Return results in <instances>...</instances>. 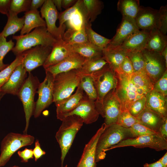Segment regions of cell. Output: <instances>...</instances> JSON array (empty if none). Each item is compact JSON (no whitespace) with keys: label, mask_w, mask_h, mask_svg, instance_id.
<instances>
[{"label":"cell","mask_w":167,"mask_h":167,"mask_svg":"<svg viewBox=\"0 0 167 167\" xmlns=\"http://www.w3.org/2000/svg\"><path fill=\"white\" fill-rule=\"evenodd\" d=\"M73 52L79 54L86 59L103 56V49L88 41L80 44L71 45Z\"/></svg>","instance_id":"cell-29"},{"label":"cell","mask_w":167,"mask_h":167,"mask_svg":"<svg viewBox=\"0 0 167 167\" xmlns=\"http://www.w3.org/2000/svg\"><path fill=\"white\" fill-rule=\"evenodd\" d=\"M52 49L50 46L38 45L23 52L22 63L26 71L31 72L37 67L43 66Z\"/></svg>","instance_id":"cell-13"},{"label":"cell","mask_w":167,"mask_h":167,"mask_svg":"<svg viewBox=\"0 0 167 167\" xmlns=\"http://www.w3.org/2000/svg\"><path fill=\"white\" fill-rule=\"evenodd\" d=\"M79 84L89 99L94 101H96L97 98V93L91 75H84Z\"/></svg>","instance_id":"cell-38"},{"label":"cell","mask_w":167,"mask_h":167,"mask_svg":"<svg viewBox=\"0 0 167 167\" xmlns=\"http://www.w3.org/2000/svg\"><path fill=\"white\" fill-rule=\"evenodd\" d=\"M115 89L111 90L106 95L101 105L96 103L99 114L105 118L104 123L106 127L116 124L121 112L120 102Z\"/></svg>","instance_id":"cell-10"},{"label":"cell","mask_w":167,"mask_h":167,"mask_svg":"<svg viewBox=\"0 0 167 167\" xmlns=\"http://www.w3.org/2000/svg\"><path fill=\"white\" fill-rule=\"evenodd\" d=\"M72 53L71 45L62 38L57 40L43 66L45 69L62 62Z\"/></svg>","instance_id":"cell-19"},{"label":"cell","mask_w":167,"mask_h":167,"mask_svg":"<svg viewBox=\"0 0 167 167\" xmlns=\"http://www.w3.org/2000/svg\"><path fill=\"white\" fill-rule=\"evenodd\" d=\"M83 2L88 22H93L103 8V2L99 0H83Z\"/></svg>","instance_id":"cell-37"},{"label":"cell","mask_w":167,"mask_h":167,"mask_svg":"<svg viewBox=\"0 0 167 167\" xmlns=\"http://www.w3.org/2000/svg\"><path fill=\"white\" fill-rule=\"evenodd\" d=\"M159 133L165 139L167 140V118L163 119L162 121L159 129Z\"/></svg>","instance_id":"cell-53"},{"label":"cell","mask_w":167,"mask_h":167,"mask_svg":"<svg viewBox=\"0 0 167 167\" xmlns=\"http://www.w3.org/2000/svg\"><path fill=\"white\" fill-rule=\"evenodd\" d=\"M40 84L38 78L29 73L28 77L17 95L22 103L25 114L26 125L24 134H27L30 119L33 115L36 104L34 96Z\"/></svg>","instance_id":"cell-6"},{"label":"cell","mask_w":167,"mask_h":167,"mask_svg":"<svg viewBox=\"0 0 167 167\" xmlns=\"http://www.w3.org/2000/svg\"><path fill=\"white\" fill-rule=\"evenodd\" d=\"M31 2V0H11L9 12L17 15L22 12H27L29 11Z\"/></svg>","instance_id":"cell-42"},{"label":"cell","mask_w":167,"mask_h":167,"mask_svg":"<svg viewBox=\"0 0 167 167\" xmlns=\"http://www.w3.org/2000/svg\"><path fill=\"white\" fill-rule=\"evenodd\" d=\"M85 59L79 54L73 52L59 63L45 69L54 76L61 73L80 69L84 62Z\"/></svg>","instance_id":"cell-21"},{"label":"cell","mask_w":167,"mask_h":167,"mask_svg":"<svg viewBox=\"0 0 167 167\" xmlns=\"http://www.w3.org/2000/svg\"><path fill=\"white\" fill-rule=\"evenodd\" d=\"M44 80L40 83L36 92L38 98L36 102L33 115L35 118L39 117L42 112L54 102L53 94L54 76L49 72L45 71Z\"/></svg>","instance_id":"cell-11"},{"label":"cell","mask_w":167,"mask_h":167,"mask_svg":"<svg viewBox=\"0 0 167 167\" xmlns=\"http://www.w3.org/2000/svg\"><path fill=\"white\" fill-rule=\"evenodd\" d=\"M150 32L139 30L131 34L120 45L127 53L141 52L145 49Z\"/></svg>","instance_id":"cell-25"},{"label":"cell","mask_w":167,"mask_h":167,"mask_svg":"<svg viewBox=\"0 0 167 167\" xmlns=\"http://www.w3.org/2000/svg\"><path fill=\"white\" fill-rule=\"evenodd\" d=\"M34 139V137L27 134H8L1 143L0 167L4 166L17 151L22 147L31 145Z\"/></svg>","instance_id":"cell-7"},{"label":"cell","mask_w":167,"mask_h":167,"mask_svg":"<svg viewBox=\"0 0 167 167\" xmlns=\"http://www.w3.org/2000/svg\"><path fill=\"white\" fill-rule=\"evenodd\" d=\"M7 23L1 35L6 38L8 36L15 34L16 32L21 30L24 22V17L19 18L17 15L9 12L7 15Z\"/></svg>","instance_id":"cell-32"},{"label":"cell","mask_w":167,"mask_h":167,"mask_svg":"<svg viewBox=\"0 0 167 167\" xmlns=\"http://www.w3.org/2000/svg\"><path fill=\"white\" fill-rule=\"evenodd\" d=\"M131 79L135 87L146 94L154 88V84L144 71L134 72Z\"/></svg>","instance_id":"cell-33"},{"label":"cell","mask_w":167,"mask_h":167,"mask_svg":"<svg viewBox=\"0 0 167 167\" xmlns=\"http://www.w3.org/2000/svg\"><path fill=\"white\" fill-rule=\"evenodd\" d=\"M146 99L145 96L134 102L128 110L130 114L136 118L146 108Z\"/></svg>","instance_id":"cell-45"},{"label":"cell","mask_w":167,"mask_h":167,"mask_svg":"<svg viewBox=\"0 0 167 167\" xmlns=\"http://www.w3.org/2000/svg\"><path fill=\"white\" fill-rule=\"evenodd\" d=\"M127 56L131 62L134 72L144 71L145 61L141 51L128 52Z\"/></svg>","instance_id":"cell-41"},{"label":"cell","mask_w":167,"mask_h":167,"mask_svg":"<svg viewBox=\"0 0 167 167\" xmlns=\"http://www.w3.org/2000/svg\"><path fill=\"white\" fill-rule=\"evenodd\" d=\"M54 6L59 11L62 10V0H52Z\"/></svg>","instance_id":"cell-59"},{"label":"cell","mask_w":167,"mask_h":167,"mask_svg":"<svg viewBox=\"0 0 167 167\" xmlns=\"http://www.w3.org/2000/svg\"><path fill=\"white\" fill-rule=\"evenodd\" d=\"M121 69L122 72L127 75H131L134 72L131 62L127 56L122 63Z\"/></svg>","instance_id":"cell-49"},{"label":"cell","mask_w":167,"mask_h":167,"mask_svg":"<svg viewBox=\"0 0 167 167\" xmlns=\"http://www.w3.org/2000/svg\"><path fill=\"white\" fill-rule=\"evenodd\" d=\"M11 0H0V13L7 15L9 9Z\"/></svg>","instance_id":"cell-52"},{"label":"cell","mask_w":167,"mask_h":167,"mask_svg":"<svg viewBox=\"0 0 167 167\" xmlns=\"http://www.w3.org/2000/svg\"><path fill=\"white\" fill-rule=\"evenodd\" d=\"M24 22L20 35L27 34L33 29L40 27H46L45 21L41 17L37 10H29L24 13Z\"/></svg>","instance_id":"cell-27"},{"label":"cell","mask_w":167,"mask_h":167,"mask_svg":"<svg viewBox=\"0 0 167 167\" xmlns=\"http://www.w3.org/2000/svg\"><path fill=\"white\" fill-rule=\"evenodd\" d=\"M159 15V10L140 6L135 20L139 30L150 31L158 29Z\"/></svg>","instance_id":"cell-16"},{"label":"cell","mask_w":167,"mask_h":167,"mask_svg":"<svg viewBox=\"0 0 167 167\" xmlns=\"http://www.w3.org/2000/svg\"><path fill=\"white\" fill-rule=\"evenodd\" d=\"M33 152L36 161L46 153L41 148L39 141L38 139H36L35 141V148L33 150Z\"/></svg>","instance_id":"cell-51"},{"label":"cell","mask_w":167,"mask_h":167,"mask_svg":"<svg viewBox=\"0 0 167 167\" xmlns=\"http://www.w3.org/2000/svg\"><path fill=\"white\" fill-rule=\"evenodd\" d=\"M102 57L86 59L81 67L79 69L83 75H90L98 71L108 65Z\"/></svg>","instance_id":"cell-34"},{"label":"cell","mask_w":167,"mask_h":167,"mask_svg":"<svg viewBox=\"0 0 167 167\" xmlns=\"http://www.w3.org/2000/svg\"><path fill=\"white\" fill-rule=\"evenodd\" d=\"M68 29L78 30L84 26L88 22L83 0L79 6L71 14L66 22Z\"/></svg>","instance_id":"cell-30"},{"label":"cell","mask_w":167,"mask_h":167,"mask_svg":"<svg viewBox=\"0 0 167 167\" xmlns=\"http://www.w3.org/2000/svg\"><path fill=\"white\" fill-rule=\"evenodd\" d=\"M27 77V71L22 63L15 68L7 81L1 87L0 92L5 94L17 95Z\"/></svg>","instance_id":"cell-18"},{"label":"cell","mask_w":167,"mask_h":167,"mask_svg":"<svg viewBox=\"0 0 167 167\" xmlns=\"http://www.w3.org/2000/svg\"><path fill=\"white\" fill-rule=\"evenodd\" d=\"M129 128L132 138L155 135L159 133L154 131L139 123L135 124Z\"/></svg>","instance_id":"cell-44"},{"label":"cell","mask_w":167,"mask_h":167,"mask_svg":"<svg viewBox=\"0 0 167 167\" xmlns=\"http://www.w3.org/2000/svg\"><path fill=\"white\" fill-rule=\"evenodd\" d=\"M5 94L2 92H0V101L2 98L3 97V96H4Z\"/></svg>","instance_id":"cell-60"},{"label":"cell","mask_w":167,"mask_h":167,"mask_svg":"<svg viewBox=\"0 0 167 167\" xmlns=\"http://www.w3.org/2000/svg\"><path fill=\"white\" fill-rule=\"evenodd\" d=\"M17 153L22 162L26 163L30 159L33 158V150L32 149L26 148L23 151H18Z\"/></svg>","instance_id":"cell-50"},{"label":"cell","mask_w":167,"mask_h":167,"mask_svg":"<svg viewBox=\"0 0 167 167\" xmlns=\"http://www.w3.org/2000/svg\"><path fill=\"white\" fill-rule=\"evenodd\" d=\"M61 167H67V165H65V166H63Z\"/></svg>","instance_id":"cell-62"},{"label":"cell","mask_w":167,"mask_h":167,"mask_svg":"<svg viewBox=\"0 0 167 167\" xmlns=\"http://www.w3.org/2000/svg\"><path fill=\"white\" fill-rule=\"evenodd\" d=\"M84 91L79 84L75 93L62 100L55 102L57 118L60 119L63 115L73 110L83 97Z\"/></svg>","instance_id":"cell-24"},{"label":"cell","mask_w":167,"mask_h":167,"mask_svg":"<svg viewBox=\"0 0 167 167\" xmlns=\"http://www.w3.org/2000/svg\"><path fill=\"white\" fill-rule=\"evenodd\" d=\"M14 43L11 39L8 41L0 33V71L8 65L3 62V59L6 54L12 50L14 47Z\"/></svg>","instance_id":"cell-40"},{"label":"cell","mask_w":167,"mask_h":167,"mask_svg":"<svg viewBox=\"0 0 167 167\" xmlns=\"http://www.w3.org/2000/svg\"><path fill=\"white\" fill-rule=\"evenodd\" d=\"M138 123L148 129L159 132L163 118L146 107L136 118Z\"/></svg>","instance_id":"cell-26"},{"label":"cell","mask_w":167,"mask_h":167,"mask_svg":"<svg viewBox=\"0 0 167 167\" xmlns=\"http://www.w3.org/2000/svg\"><path fill=\"white\" fill-rule=\"evenodd\" d=\"M144 167H163L161 163L158 161L151 164L146 163L143 165Z\"/></svg>","instance_id":"cell-56"},{"label":"cell","mask_w":167,"mask_h":167,"mask_svg":"<svg viewBox=\"0 0 167 167\" xmlns=\"http://www.w3.org/2000/svg\"><path fill=\"white\" fill-rule=\"evenodd\" d=\"M13 38L16 43L12 51L16 56L38 45L52 47L57 41L44 27L36 28L24 35L14 36Z\"/></svg>","instance_id":"cell-1"},{"label":"cell","mask_w":167,"mask_h":167,"mask_svg":"<svg viewBox=\"0 0 167 167\" xmlns=\"http://www.w3.org/2000/svg\"><path fill=\"white\" fill-rule=\"evenodd\" d=\"M116 74L117 83L115 89L120 102L121 112L128 111L130 106L134 102L146 94L135 87L131 81V75L122 72Z\"/></svg>","instance_id":"cell-5"},{"label":"cell","mask_w":167,"mask_h":167,"mask_svg":"<svg viewBox=\"0 0 167 167\" xmlns=\"http://www.w3.org/2000/svg\"><path fill=\"white\" fill-rule=\"evenodd\" d=\"M103 57L116 73L121 72V66L127 56L126 51L121 45H109L102 51Z\"/></svg>","instance_id":"cell-20"},{"label":"cell","mask_w":167,"mask_h":167,"mask_svg":"<svg viewBox=\"0 0 167 167\" xmlns=\"http://www.w3.org/2000/svg\"><path fill=\"white\" fill-rule=\"evenodd\" d=\"M91 23L88 22L85 25V30L88 41L95 45L103 49L110 43L111 39L98 34L92 28Z\"/></svg>","instance_id":"cell-35"},{"label":"cell","mask_w":167,"mask_h":167,"mask_svg":"<svg viewBox=\"0 0 167 167\" xmlns=\"http://www.w3.org/2000/svg\"><path fill=\"white\" fill-rule=\"evenodd\" d=\"M23 53L16 56L15 59L6 68L0 71V91L1 87L7 81L15 68L22 63Z\"/></svg>","instance_id":"cell-39"},{"label":"cell","mask_w":167,"mask_h":167,"mask_svg":"<svg viewBox=\"0 0 167 167\" xmlns=\"http://www.w3.org/2000/svg\"><path fill=\"white\" fill-rule=\"evenodd\" d=\"M158 29L166 35L167 32V6H162L159 10Z\"/></svg>","instance_id":"cell-46"},{"label":"cell","mask_w":167,"mask_h":167,"mask_svg":"<svg viewBox=\"0 0 167 167\" xmlns=\"http://www.w3.org/2000/svg\"><path fill=\"white\" fill-rule=\"evenodd\" d=\"M139 30L135 19L122 17L116 32L111 39L109 45L112 46L120 45L131 34Z\"/></svg>","instance_id":"cell-22"},{"label":"cell","mask_w":167,"mask_h":167,"mask_svg":"<svg viewBox=\"0 0 167 167\" xmlns=\"http://www.w3.org/2000/svg\"><path fill=\"white\" fill-rule=\"evenodd\" d=\"M138 123L136 118L132 116L128 110L121 111L116 124L126 128H129Z\"/></svg>","instance_id":"cell-43"},{"label":"cell","mask_w":167,"mask_h":167,"mask_svg":"<svg viewBox=\"0 0 167 167\" xmlns=\"http://www.w3.org/2000/svg\"><path fill=\"white\" fill-rule=\"evenodd\" d=\"M140 7L139 0H119L117 9L122 17L135 19Z\"/></svg>","instance_id":"cell-31"},{"label":"cell","mask_w":167,"mask_h":167,"mask_svg":"<svg viewBox=\"0 0 167 167\" xmlns=\"http://www.w3.org/2000/svg\"><path fill=\"white\" fill-rule=\"evenodd\" d=\"M127 146H133L137 148L148 147L159 151L167 150V140L164 138L159 133L129 138L110 147L106 149L105 152L114 148Z\"/></svg>","instance_id":"cell-9"},{"label":"cell","mask_w":167,"mask_h":167,"mask_svg":"<svg viewBox=\"0 0 167 167\" xmlns=\"http://www.w3.org/2000/svg\"><path fill=\"white\" fill-rule=\"evenodd\" d=\"M62 121V123L56 133L55 138L61 149L62 167L65 157L84 122L81 117L75 115L67 116Z\"/></svg>","instance_id":"cell-2"},{"label":"cell","mask_w":167,"mask_h":167,"mask_svg":"<svg viewBox=\"0 0 167 167\" xmlns=\"http://www.w3.org/2000/svg\"><path fill=\"white\" fill-rule=\"evenodd\" d=\"M62 38L66 43L71 45L88 41L85 26L78 30L68 29L64 32Z\"/></svg>","instance_id":"cell-36"},{"label":"cell","mask_w":167,"mask_h":167,"mask_svg":"<svg viewBox=\"0 0 167 167\" xmlns=\"http://www.w3.org/2000/svg\"><path fill=\"white\" fill-rule=\"evenodd\" d=\"M153 89L163 95L166 96L167 95V69L164 72L162 76L154 84Z\"/></svg>","instance_id":"cell-47"},{"label":"cell","mask_w":167,"mask_h":167,"mask_svg":"<svg viewBox=\"0 0 167 167\" xmlns=\"http://www.w3.org/2000/svg\"><path fill=\"white\" fill-rule=\"evenodd\" d=\"M146 107L162 118H167L166 96L154 89L147 93L145 96Z\"/></svg>","instance_id":"cell-23"},{"label":"cell","mask_w":167,"mask_h":167,"mask_svg":"<svg viewBox=\"0 0 167 167\" xmlns=\"http://www.w3.org/2000/svg\"><path fill=\"white\" fill-rule=\"evenodd\" d=\"M132 138L129 128H126L117 124L106 127L98 140L96 149V161L104 159L105 150L122 141Z\"/></svg>","instance_id":"cell-3"},{"label":"cell","mask_w":167,"mask_h":167,"mask_svg":"<svg viewBox=\"0 0 167 167\" xmlns=\"http://www.w3.org/2000/svg\"><path fill=\"white\" fill-rule=\"evenodd\" d=\"M166 46V35L158 29H155L150 31L144 49L161 54Z\"/></svg>","instance_id":"cell-28"},{"label":"cell","mask_w":167,"mask_h":167,"mask_svg":"<svg viewBox=\"0 0 167 167\" xmlns=\"http://www.w3.org/2000/svg\"><path fill=\"white\" fill-rule=\"evenodd\" d=\"M19 167V166H16V165H15V166H14L13 167Z\"/></svg>","instance_id":"cell-61"},{"label":"cell","mask_w":167,"mask_h":167,"mask_svg":"<svg viewBox=\"0 0 167 167\" xmlns=\"http://www.w3.org/2000/svg\"><path fill=\"white\" fill-rule=\"evenodd\" d=\"M84 75L79 69L59 73L54 76L53 94L54 103L71 95Z\"/></svg>","instance_id":"cell-4"},{"label":"cell","mask_w":167,"mask_h":167,"mask_svg":"<svg viewBox=\"0 0 167 167\" xmlns=\"http://www.w3.org/2000/svg\"><path fill=\"white\" fill-rule=\"evenodd\" d=\"M162 164L163 167H167V152L158 160Z\"/></svg>","instance_id":"cell-58"},{"label":"cell","mask_w":167,"mask_h":167,"mask_svg":"<svg viewBox=\"0 0 167 167\" xmlns=\"http://www.w3.org/2000/svg\"><path fill=\"white\" fill-rule=\"evenodd\" d=\"M104 123L89 142L85 145L77 167H96V149L100 136L106 128Z\"/></svg>","instance_id":"cell-17"},{"label":"cell","mask_w":167,"mask_h":167,"mask_svg":"<svg viewBox=\"0 0 167 167\" xmlns=\"http://www.w3.org/2000/svg\"><path fill=\"white\" fill-rule=\"evenodd\" d=\"M42 17L45 18L47 31L57 40L62 38L66 26L65 24L61 28L56 25L58 18L57 9L52 0H45L41 8Z\"/></svg>","instance_id":"cell-12"},{"label":"cell","mask_w":167,"mask_h":167,"mask_svg":"<svg viewBox=\"0 0 167 167\" xmlns=\"http://www.w3.org/2000/svg\"><path fill=\"white\" fill-rule=\"evenodd\" d=\"M91 75L97 93V98L95 101L97 105H101L106 95L116 87V73L108 64Z\"/></svg>","instance_id":"cell-8"},{"label":"cell","mask_w":167,"mask_h":167,"mask_svg":"<svg viewBox=\"0 0 167 167\" xmlns=\"http://www.w3.org/2000/svg\"><path fill=\"white\" fill-rule=\"evenodd\" d=\"M75 115L79 116L86 124L96 122L100 115L95 101L91 100L88 96H84L80 100L77 106L71 112L65 114L60 119L61 121L66 117Z\"/></svg>","instance_id":"cell-15"},{"label":"cell","mask_w":167,"mask_h":167,"mask_svg":"<svg viewBox=\"0 0 167 167\" xmlns=\"http://www.w3.org/2000/svg\"><path fill=\"white\" fill-rule=\"evenodd\" d=\"M163 58L166 68L167 67V46H166L163 49L161 53Z\"/></svg>","instance_id":"cell-57"},{"label":"cell","mask_w":167,"mask_h":167,"mask_svg":"<svg viewBox=\"0 0 167 167\" xmlns=\"http://www.w3.org/2000/svg\"><path fill=\"white\" fill-rule=\"evenodd\" d=\"M81 1L82 0L76 1L72 6L60 13L58 15L59 27L61 28L64 26L65 24L64 23L68 20L71 14L79 7Z\"/></svg>","instance_id":"cell-48"},{"label":"cell","mask_w":167,"mask_h":167,"mask_svg":"<svg viewBox=\"0 0 167 167\" xmlns=\"http://www.w3.org/2000/svg\"><path fill=\"white\" fill-rule=\"evenodd\" d=\"M141 52L145 61L144 71L154 84L162 75L165 68L167 69L164 60L160 53L146 49Z\"/></svg>","instance_id":"cell-14"},{"label":"cell","mask_w":167,"mask_h":167,"mask_svg":"<svg viewBox=\"0 0 167 167\" xmlns=\"http://www.w3.org/2000/svg\"><path fill=\"white\" fill-rule=\"evenodd\" d=\"M76 1L75 0H62V6L64 8L67 9L70 6L74 4Z\"/></svg>","instance_id":"cell-55"},{"label":"cell","mask_w":167,"mask_h":167,"mask_svg":"<svg viewBox=\"0 0 167 167\" xmlns=\"http://www.w3.org/2000/svg\"><path fill=\"white\" fill-rule=\"evenodd\" d=\"M45 0H32L30 4V10L33 11L37 9L42 6L44 4Z\"/></svg>","instance_id":"cell-54"}]
</instances>
